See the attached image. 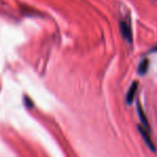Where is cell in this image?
I'll list each match as a JSON object with an SVG mask.
<instances>
[{"instance_id": "2", "label": "cell", "mask_w": 157, "mask_h": 157, "mask_svg": "<svg viewBox=\"0 0 157 157\" xmlns=\"http://www.w3.org/2000/svg\"><path fill=\"white\" fill-rule=\"evenodd\" d=\"M138 129H139V132H141V136H142V138L144 139L145 143H147V145L150 147V150H151L152 152H155L156 147H155V145H154L153 141H152L151 137H150L149 130L145 129V128H143L142 126H140V125H138Z\"/></svg>"}, {"instance_id": "1", "label": "cell", "mask_w": 157, "mask_h": 157, "mask_svg": "<svg viewBox=\"0 0 157 157\" xmlns=\"http://www.w3.org/2000/svg\"><path fill=\"white\" fill-rule=\"evenodd\" d=\"M120 27H121V33H122L123 37H124L127 42L132 43V28H130V24L126 21H121Z\"/></svg>"}, {"instance_id": "3", "label": "cell", "mask_w": 157, "mask_h": 157, "mask_svg": "<svg viewBox=\"0 0 157 157\" xmlns=\"http://www.w3.org/2000/svg\"><path fill=\"white\" fill-rule=\"evenodd\" d=\"M137 108H138V114L139 117H140V121H141V124L144 126L145 129H147L150 132V125H149V122H147V120L145 119V116L144 113H143L142 109H141V106L139 103H137Z\"/></svg>"}, {"instance_id": "6", "label": "cell", "mask_w": 157, "mask_h": 157, "mask_svg": "<svg viewBox=\"0 0 157 157\" xmlns=\"http://www.w3.org/2000/svg\"><path fill=\"white\" fill-rule=\"evenodd\" d=\"M156 50H157V47H154L153 49H152V52H156Z\"/></svg>"}, {"instance_id": "7", "label": "cell", "mask_w": 157, "mask_h": 157, "mask_svg": "<svg viewBox=\"0 0 157 157\" xmlns=\"http://www.w3.org/2000/svg\"><path fill=\"white\" fill-rule=\"evenodd\" d=\"M156 1H157V0H156Z\"/></svg>"}, {"instance_id": "4", "label": "cell", "mask_w": 157, "mask_h": 157, "mask_svg": "<svg viewBox=\"0 0 157 157\" xmlns=\"http://www.w3.org/2000/svg\"><path fill=\"white\" fill-rule=\"evenodd\" d=\"M136 91H137V82L135 81V82L132 85V87L129 88L128 92H127V96H126V101H127V104H130L132 101Z\"/></svg>"}, {"instance_id": "5", "label": "cell", "mask_w": 157, "mask_h": 157, "mask_svg": "<svg viewBox=\"0 0 157 157\" xmlns=\"http://www.w3.org/2000/svg\"><path fill=\"white\" fill-rule=\"evenodd\" d=\"M147 68H149V60L144 59L140 64H139V67H138V72L140 75H144L145 73L147 72Z\"/></svg>"}]
</instances>
